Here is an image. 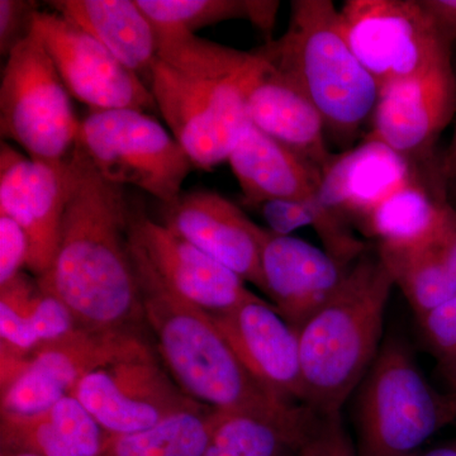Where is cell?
<instances>
[{"instance_id":"obj_1","label":"cell","mask_w":456,"mask_h":456,"mask_svg":"<svg viewBox=\"0 0 456 456\" xmlns=\"http://www.w3.org/2000/svg\"><path fill=\"white\" fill-rule=\"evenodd\" d=\"M66 183L59 245L53 266L37 283L64 303L83 329L141 332L146 321L123 187L102 178L77 145Z\"/></svg>"},{"instance_id":"obj_2","label":"cell","mask_w":456,"mask_h":456,"mask_svg":"<svg viewBox=\"0 0 456 456\" xmlns=\"http://www.w3.org/2000/svg\"><path fill=\"white\" fill-rule=\"evenodd\" d=\"M130 251L146 326L180 388L218 412L257 417L305 440L318 416L257 383L208 312L170 289L131 245Z\"/></svg>"},{"instance_id":"obj_3","label":"cell","mask_w":456,"mask_h":456,"mask_svg":"<svg viewBox=\"0 0 456 456\" xmlns=\"http://www.w3.org/2000/svg\"><path fill=\"white\" fill-rule=\"evenodd\" d=\"M254 61V51L191 36L155 62L149 88L156 108L197 169L227 161L248 125L244 92Z\"/></svg>"},{"instance_id":"obj_4","label":"cell","mask_w":456,"mask_h":456,"mask_svg":"<svg viewBox=\"0 0 456 456\" xmlns=\"http://www.w3.org/2000/svg\"><path fill=\"white\" fill-rule=\"evenodd\" d=\"M393 281L379 256L354 261L334 296L298 330L305 406L320 417L340 415L373 364Z\"/></svg>"},{"instance_id":"obj_5","label":"cell","mask_w":456,"mask_h":456,"mask_svg":"<svg viewBox=\"0 0 456 456\" xmlns=\"http://www.w3.org/2000/svg\"><path fill=\"white\" fill-rule=\"evenodd\" d=\"M298 84L340 143H350L374 113L379 88L351 50L330 0H294L287 32L257 50Z\"/></svg>"},{"instance_id":"obj_6","label":"cell","mask_w":456,"mask_h":456,"mask_svg":"<svg viewBox=\"0 0 456 456\" xmlns=\"http://www.w3.org/2000/svg\"><path fill=\"white\" fill-rule=\"evenodd\" d=\"M358 426L362 456H410L456 419L402 342L389 340L362 380Z\"/></svg>"},{"instance_id":"obj_7","label":"cell","mask_w":456,"mask_h":456,"mask_svg":"<svg viewBox=\"0 0 456 456\" xmlns=\"http://www.w3.org/2000/svg\"><path fill=\"white\" fill-rule=\"evenodd\" d=\"M80 122L49 51L37 32L12 51L0 83V132L33 160L60 165L70 158Z\"/></svg>"},{"instance_id":"obj_8","label":"cell","mask_w":456,"mask_h":456,"mask_svg":"<svg viewBox=\"0 0 456 456\" xmlns=\"http://www.w3.org/2000/svg\"><path fill=\"white\" fill-rule=\"evenodd\" d=\"M77 146L102 178L134 185L163 204L182 193L194 167L171 132L140 110H90L80 121Z\"/></svg>"},{"instance_id":"obj_9","label":"cell","mask_w":456,"mask_h":456,"mask_svg":"<svg viewBox=\"0 0 456 456\" xmlns=\"http://www.w3.org/2000/svg\"><path fill=\"white\" fill-rule=\"evenodd\" d=\"M152 350L141 332L75 330L28 356L0 359V408L8 415H35L71 395L84 377L110 362Z\"/></svg>"},{"instance_id":"obj_10","label":"cell","mask_w":456,"mask_h":456,"mask_svg":"<svg viewBox=\"0 0 456 456\" xmlns=\"http://www.w3.org/2000/svg\"><path fill=\"white\" fill-rule=\"evenodd\" d=\"M340 17L351 50L379 90L452 62L419 0H349Z\"/></svg>"},{"instance_id":"obj_11","label":"cell","mask_w":456,"mask_h":456,"mask_svg":"<svg viewBox=\"0 0 456 456\" xmlns=\"http://www.w3.org/2000/svg\"><path fill=\"white\" fill-rule=\"evenodd\" d=\"M71 395L110 435L147 430L176 413L204 407L180 388L154 350L90 371Z\"/></svg>"},{"instance_id":"obj_12","label":"cell","mask_w":456,"mask_h":456,"mask_svg":"<svg viewBox=\"0 0 456 456\" xmlns=\"http://www.w3.org/2000/svg\"><path fill=\"white\" fill-rule=\"evenodd\" d=\"M35 31L49 51L66 89L90 110H158L139 75L88 32L56 12H38Z\"/></svg>"},{"instance_id":"obj_13","label":"cell","mask_w":456,"mask_h":456,"mask_svg":"<svg viewBox=\"0 0 456 456\" xmlns=\"http://www.w3.org/2000/svg\"><path fill=\"white\" fill-rule=\"evenodd\" d=\"M128 236L170 289L209 314L260 299L232 270L143 213L131 212Z\"/></svg>"},{"instance_id":"obj_14","label":"cell","mask_w":456,"mask_h":456,"mask_svg":"<svg viewBox=\"0 0 456 456\" xmlns=\"http://www.w3.org/2000/svg\"><path fill=\"white\" fill-rule=\"evenodd\" d=\"M66 176L68 161L42 163L2 142L0 215L16 221L28 237L27 269L36 279L49 273L55 257L68 200Z\"/></svg>"},{"instance_id":"obj_15","label":"cell","mask_w":456,"mask_h":456,"mask_svg":"<svg viewBox=\"0 0 456 456\" xmlns=\"http://www.w3.org/2000/svg\"><path fill=\"white\" fill-rule=\"evenodd\" d=\"M163 207L164 226L263 290L261 251L268 230L212 191L180 193Z\"/></svg>"},{"instance_id":"obj_16","label":"cell","mask_w":456,"mask_h":456,"mask_svg":"<svg viewBox=\"0 0 456 456\" xmlns=\"http://www.w3.org/2000/svg\"><path fill=\"white\" fill-rule=\"evenodd\" d=\"M209 316L257 383L288 403L305 406L298 332L272 303L260 298Z\"/></svg>"},{"instance_id":"obj_17","label":"cell","mask_w":456,"mask_h":456,"mask_svg":"<svg viewBox=\"0 0 456 456\" xmlns=\"http://www.w3.org/2000/svg\"><path fill=\"white\" fill-rule=\"evenodd\" d=\"M455 110L454 66L448 62L380 89L368 139L380 141L406 159L422 156L455 118Z\"/></svg>"},{"instance_id":"obj_18","label":"cell","mask_w":456,"mask_h":456,"mask_svg":"<svg viewBox=\"0 0 456 456\" xmlns=\"http://www.w3.org/2000/svg\"><path fill=\"white\" fill-rule=\"evenodd\" d=\"M245 82L248 121L303 160L323 171L332 161L326 145V125L298 84L255 50Z\"/></svg>"},{"instance_id":"obj_19","label":"cell","mask_w":456,"mask_h":456,"mask_svg":"<svg viewBox=\"0 0 456 456\" xmlns=\"http://www.w3.org/2000/svg\"><path fill=\"white\" fill-rule=\"evenodd\" d=\"M351 265L298 237L268 230L261 251L263 292L297 331L334 296Z\"/></svg>"},{"instance_id":"obj_20","label":"cell","mask_w":456,"mask_h":456,"mask_svg":"<svg viewBox=\"0 0 456 456\" xmlns=\"http://www.w3.org/2000/svg\"><path fill=\"white\" fill-rule=\"evenodd\" d=\"M412 176L408 159L380 141L367 139L332 159L322 171L316 198L330 211L364 218Z\"/></svg>"},{"instance_id":"obj_21","label":"cell","mask_w":456,"mask_h":456,"mask_svg":"<svg viewBox=\"0 0 456 456\" xmlns=\"http://www.w3.org/2000/svg\"><path fill=\"white\" fill-rule=\"evenodd\" d=\"M228 163L248 206L316 198L322 171L248 123Z\"/></svg>"},{"instance_id":"obj_22","label":"cell","mask_w":456,"mask_h":456,"mask_svg":"<svg viewBox=\"0 0 456 456\" xmlns=\"http://www.w3.org/2000/svg\"><path fill=\"white\" fill-rule=\"evenodd\" d=\"M108 437L71 395L35 415L0 413V449L38 456H101Z\"/></svg>"},{"instance_id":"obj_23","label":"cell","mask_w":456,"mask_h":456,"mask_svg":"<svg viewBox=\"0 0 456 456\" xmlns=\"http://www.w3.org/2000/svg\"><path fill=\"white\" fill-rule=\"evenodd\" d=\"M47 4L101 42L149 86L158 61V35L136 0H53Z\"/></svg>"},{"instance_id":"obj_24","label":"cell","mask_w":456,"mask_h":456,"mask_svg":"<svg viewBox=\"0 0 456 456\" xmlns=\"http://www.w3.org/2000/svg\"><path fill=\"white\" fill-rule=\"evenodd\" d=\"M434 233L411 241H380L378 250L393 284L419 320L456 296V278L435 244Z\"/></svg>"},{"instance_id":"obj_25","label":"cell","mask_w":456,"mask_h":456,"mask_svg":"<svg viewBox=\"0 0 456 456\" xmlns=\"http://www.w3.org/2000/svg\"><path fill=\"white\" fill-rule=\"evenodd\" d=\"M159 33H191L231 20H248L268 33L277 20L274 0H136Z\"/></svg>"},{"instance_id":"obj_26","label":"cell","mask_w":456,"mask_h":456,"mask_svg":"<svg viewBox=\"0 0 456 456\" xmlns=\"http://www.w3.org/2000/svg\"><path fill=\"white\" fill-rule=\"evenodd\" d=\"M217 411H184L147 430L110 435L101 456H203Z\"/></svg>"},{"instance_id":"obj_27","label":"cell","mask_w":456,"mask_h":456,"mask_svg":"<svg viewBox=\"0 0 456 456\" xmlns=\"http://www.w3.org/2000/svg\"><path fill=\"white\" fill-rule=\"evenodd\" d=\"M448 203L436 200L412 176L365 216L380 241H411L430 237Z\"/></svg>"},{"instance_id":"obj_28","label":"cell","mask_w":456,"mask_h":456,"mask_svg":"<svg viewBox=\"0 0 456 456\" xmlns=\"http://www.w3.org/2000/svg\"><path fill=\"white\" fill-rule=\"evenodd\" d=\"M303 441L265 419L217 411L203 456H294Z\"/></svg>"},{"instance_id":"obj_29","label":"cell","mask_w":456,"mask_h":456,"mask_svg":"<svg viewBox=\"0 0 456 456\" xmlns=\"http://www.w3.org/2000/svg\"><path fill=\"white\" fill-rule=\"evenodd\" d=\"M434 353L456 368V296L419 320Z\"/></svg>"},{"instance_id":"obj_30","label":"cell","mask_w":456,"mask_h":456,"mask_svg":"<svg viewBox=\"0 0 456 456\" xmlns=\"http://www.w3.org/2000/svg\"><path fill=\"white\" fill-rule=\"evenodd\" d=\"M38 4L32 0H0V53L8 57L35 28Z\"/></svg>"},{"instance_id":"obj_31","label":"cell","mask_w":456,"mask_h":456,"mask_svg":"<svg viewBox=\"0 0 456 456\" xmlns=\"http://www.w3.org/2000/svg\"><path fill=\"white\" fill-rule=\"evenodd\" d=\"M29 259V241L23 228L0 215V287L13 281Z\"/></svg>"},{"instance_id":"obj_32","label":"cell","mask_w":456,"mask_h":456,"mask_svg":"<svg viewBox=\"0 0 456 456\" xmlns=\"http://www.w3.org/2000/svg\"><path fill=\"white\" fill-rule=\"evenodd\" d=\"M342 430L340 415L320 417L299 446L297 456H335Z\"/></svg>"},{"instance_id":"obj_33","label":"cell","mask_w":456,"mask_h":456,"mask_svg":"<svg viewBox=\"0 0 456 456\" xmlns=\"http://www.w3.org/2000/svg\"><path fill=\"white\" fill-rule=\"evenodd\" d=\"M440 40L452 50L456 41V0H419Z\"/></svg>"},{"instance_id":"obj_34","label":"cell","mask_w":456,"mask_h":456,"mask_svg":"<svg viewBox=\"0 0 456 456\" xmlns=\"http://www.w3.org/2000/svg\"><path fill=\"white\" fill-rule=\"evenodd\" d=\"M434 241L456 278V211L449 204L435 231Z\"/></svg>"},{"instance_id":"obj_35","label":"cell","mask_w":456,"mask_h":456,"mask_svg":"<svg viewBox=\"0 0 456 456\" xmlns=\"http://www.w3.org/2000/svg\"><path fill=\"white\" fill-rule=\"evenodd\" d=\"M335 456H355L353 445L346 432L342 430L340 437H338V446H336Z\"/></svg>"},{"instance_id":"obj_36","label":"cell","mask_w":456,"mask_h":456,"mask_svg":"<svg viewBox=\"0 0 456 456\" xmlns=\"http://www.w3.org/2000/svg\"><path fill=\"white\" fill-rule=\"evenodd\" d=\"M445 173L448 178L456 180V154H448L445 159Z\"/></svg>"},{"instance_id":"obj_37","label":"cell","mask_w":456,"mask_h":456,"mask_svg":"<svg viewBox=\"0 0 456 456\" xmlns=\"http://www.w3.org/2000/svg\"><path fill=\"white\" fill-rule=\"evenodd\" d=\"M425 456H456V444L454 445L443 446V448H437L431 450Z\"/></svg>"},{"instance_id":"obj_38","label":"cell","mask_w":456,"mask_h":456,"mask_svg":"<svg viewBox=\"0 0 456 456\" xmlns=\"http://www.w3.org/2000/svg\"><path fill=\"white\" fill-rule=\"evenodd\" d=\"M0 456H38L22 450L0 449Z\"/></svg>"},{"instance_id":"obj_39","label":"cell","mask_w":456,"mask_h":456,"mask_svg":"<svg viewBox=\"0 0 456 456\" xmlns=\"http://www.w3.org/2000/svg\"><path fill=\"white\" fill-rule=\"evenodd\" d=\"M455 83H456V68L454 66ZM455 128L454 134H452V143H450L448 154H456V110H455Z\"/></svg>"},{"instance_id":"obj_40","label":"cell","mask_w":456,"mask_h":456,"mask_svg":"<svg viewBox=\"0 0 456 456\" xmlns=\"http://www.w3.org/2000/svg\"><path fill=\"white\" fill-rule=\"evenodd\" d=\"M449 401L450 406H452V413H454V416L456 417V392L454 395H450Z\"/></svg>"},{"instance_id":"obj_41","label":"cell","mask_w":456,"mask_h":456,"mask_svg":"<svg viewBox=\"0 0 456 456\" xmlns=\"http://www.w3.org/2000/svg\"><path fill=\"white\" fill-rule=\"evenodd\" d=\"M274 2H275V0H274ZM277 3H278V8H279V7H281V3H279V2H277ZM274 27H275V26H274ZM273 29H274V28H273ZM273 29H272V31H270V32H268V33H264V35H265V36H266V37H270V36H272V35H273Z\"/></svg>"}]
</instances>
